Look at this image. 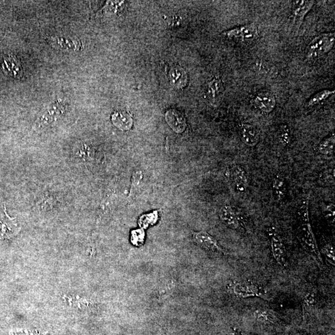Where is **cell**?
<instances>
[{
  "label": "cell",
  "instance_id": "6da1fadb",
  "mask_svg": "<svg viewBox=\"0 0 335 335\" xmlns=\"http://www.w3.org/2000/svg\"><path fill=\"white\" fill-rule=\"evenodd\" d=\"M309 207V199L308 198L303 202L300 208L299 209L298 238L308 251L313 253L318 262L322 263V255L319 249L318 245H317L316 237H315L310 222Z\"/></svg>",
  "mask_w": 335,
  "mask_h": 335
},
{
  "label": "cell",
  "instance_id": "7a4b0ae2",
  "mask_svg": "<svg viewBox=\"0 0 335 335\" xmlns=\"http://www.w3.org/2000/svg\"><path fill=\"white\" fill-rule=\"evenodd\" d=\"M335 43V33H323L315 37L307 48V57L314 59L331 51Z\"/></svg>",
  "mask_w": 335,
  "mask_h": 335
},
{
  "label": "cell",
  "instance_id": "3957f363",
  "mask_svg": "<svg viewBox=\"0 0 335 335\" xmlns=\"http://www.w3.org/2000/svg\"><path fill=\"white\" fill-rule=\"evenodd\" d=\"M232 293L239 298H260L265 299L267 292L256 284L250 282H235L231 286Z\"/></svg>",
  "mask_w": 335,
  "mask_h": 335
},
{
  "label": "cell",
  "instance_id": "277c9868",
  "mask_svg": "<svg viewBox=\"0 0 335 335\" xmlns=\"http://www.w3.org/2000/svg\"><path fill=\"white\" fill-rule=\"evenodd\" d=\"M270 237L274 258L281 267H286L288 264L287 253L282 239L273 228L270 231Z\"/></svg>",
  "mask_w": 335,
  "mask_h": 335
},
{
  "label": "cell",
  "instance_id": "5b68a950",
  "mask_svg": "<svg viewBox=\"0 0 335 335\" xmlns=\"http://www.w3.org/2000/svg\"><path fill=\"white\" fill-rule=\"evenodd\" d=\"M224 34L231 39L253 40L258 37V29L257 25L251 23L227 30Z\"/></svg>",
  "mask_w": 335,
  "mask_h": 335
},
{
  "label": "cell",
  "instance_id": "8992f818",
  "mask_svg": "<svg viewBox=\"0 0 335 335\" xmlns=\"http://www.w3.org/2000/svg\"><path fill=\"white\" fill-rule=\"evenodd\" d=\"M21 230L16 218H12L7 214L4 206L3 214L0 217V237L1 239H9L16 236Z\"/></svg>",
  "mask_w": 335,
  "mask_h": 335
},
{
  "label": "cell",
  "instance_id": "52a82bcc",
  "mask_svg": "<svg viewBox=\"0 0 335 335\" xmlns=\"http://www.w3.org/2000/svg\"><path fill=\"white\" fill-rule=\"evenodd\" d=\"M193 239L197 245L207 251L214 253L224 252L223 249L220 246L216 239L206 232H193Z\"/></svg>",
  "mask_w": 335,
  "mask_h": 335
},
{
  "label": "cell",
  "instance_id": "ba28073f",
  "mask_svg": "<svg viewBox=\"0 0 335 335\" xmlns=\"http://www.w3.org/2000/svg\"><path fill=\"white\" fill-rule=\"evenodd\" d=\"M252 103L255 108L268 114L275 109L276 99L275 96L270 92H262L254 96Z\"/></svg>",
  "mask_w": 335,
  "mask_h": 335
},
{
  "label": "cell",
  "instance_id": "9c48e42d",
  "mask_svg": "<svg viewBox=\"0 0 335 335\" xmlns=\"http://www.w3.org/2000/svg\"><path fill=\"white\" fill-rule=\"evenodd\" d=\"M2 70L6 75L14 78L22 77L23 71L21 63L13 55H9L4 58L2 64Z\"/></svg>",
  "mask_w": 335,
  "mask_h": 335
},
{
  "label": "cell",
  "instance_id": "30bf717a",
  "mask_svg": "<svg viewBox=\"0 0 335 335\" xmlns=\"http://www.w3.org/2000/svg\"><path fill=\"white\" fill-rule=\"evenodd\" d=\"M240 135L243 142L247 146L254 147L260 142V132L252 124H242L240 126Z\"/></svg>",
  "mask_w": 335,
  "mask_h": 335
},
{
  "label": "cell",
  "instance_id": "8fae6325",
  "mask_svg": "<svg viewBox=\"0 0 335 335\" xmlns=\"http://www.w3.org/2000/svg\"><path fill=\"white\" fill-rule=\"evenodd\" d=\"M165 119L168 126L176 133L183 132L187 126L185 117L175 109L169 110L165 114Z\"/></svg>",
  "mask_w": 335,
  "mask_h": 335
},
{
  "label": "cell",
  "instance_id": "7c38bea8",
  "mask_svg": "<svg viewBox=\"0 0 335 335\" xmlns=\"http://www.w3.org/2000/svg\"><path fill=\"white\" fill-rule=\"evenodd\" d=\"M219 217L222 222L229 228L232 230L240 229L239 219L238 218L236 212L231 206L227 205L222 207L220 210Z\"/></svg>",
  "mask_w": 335,
  "mask_h": 335
},
{
  "label": "cell",
  "instance_id": "4fadbf2b",
  "mask_svg": "<svg viewBox=\"0 0 335 335\" xmlns=\"http://www.w3.org/2000/svg\"><path fill=\"white\" fill-rule=\"evenodd\" d=\"M316 3L315 1H297L294 2L293 17L294 22L300 26L304 17L309 13Z\"/></svg>",
  "mask_w": 335,
  "mask_h": 335
},
{
  "label": "cell",
  "instance_id": "5bb4252c",
  "mask_svg": "<svg viewBox=\"0 0 335 335\" xmlns=\"http://www.w3.org/2000/svg\"><path fill=\"white\" fill-rule=\"evenodd\" d=\"M233 177L237 191L239 193H244L249 186V181L244 169L240 165H237L233 171Z\"/></svg>",
  "mask_w": 335,
  "mask_h": 335
},
{
  "label": "cell",
  "instance_id": "9a60e30c",
  "mask_svg": "<svg viewBox=\"0 0 335 335\" xmlns=\"http://www.w3.org/2000/svg\"><path fill=\"white\" fill-rule=\"evenodd\" d=\"M112 123L122 130L131 129L133 120L131 116L126 112H116L112 116Z\"/></svg>",
  "mask_w": 335,
  "mask_h": 335
},
{
  "label": "cell",
  "instance_id": "2e32d148",
  "mask_svg": "<svg viewBox=\"0 0 335 335\" xmlns=\"http://www.w3.org/2000/svg\"><path fill=\"white\" fill-rule=\"evenodd\" d=\"M224 91V85L221 79L214 78L209 83L208 94L211 101L216 102L221 98Z\"/></svg>",
  "mask_w": 335,
  "mask_h": 335
},
{
  "label": "cell",
  "instance_id": "e0dca14e",
  "mask_svg": "<svg viewBox=\"0 0 335 335\" xmlns=\"http://www.w3.org/2000/svg\"><path fill=\"white\" fill-rule=\"evenodd\" d=\"M63 106L62 105L58 104H53L40 117V124L48 125V124L52 123L53 119L56 118L57 116H59L61 114L63 113Z\"/></svg>",
  "mask_w": 335,
  "mask_h": 335
},
{
  "label": "cell",
  "instance_id": "ac0fdd59",
  "mask_svg": "<svg viewBox=\"0 0 335 335\" xmlns=\"http://www.w3.org/2000/svg\"><path fill=\"white\" fill-rule=\"evenodd\" d=\"M273 188L276 199L279 201H282L285 198L287 190L285 179L282 176H276L273 181Z\"/></svg>",
  "mask_w": 335,
  "mask_h": 335
},
{
  "label": "cell",
  "instance_id": "d6986e66",
  "mask_svg": "<svg viewBox=\"0 0 335 335\" xmlns=\"http://www.w3.org/2000/svg\"><path fill=\"white\" fill-rule=\"evenodd\" d=\"M335 137L333 134L331 136L326 138L319 144L318 151L321 155L326 157L333 156L335 150Z\"/></svg>",
  "mask_w": 335,
  "mask_h": 335
},
{
  "label": "cell",
  "instance_id": "ffe728a7",
  "mask_svg": "<svg viewBox=\"0 0 335 335\" xmlns=\"http://www.w3.org/2000/svg\"><path fill=\"white\" fill-rule=\"evenodd\" d=\"M318 298L316 291L312 290L309 291L304 297L303 302H302V306H303V317H305L306 314L313 309L316 306Z\"/></svg>",
  "mask_w": 335,
  "mask_h": 335
},
{
  "label": "cell",
  "instance_id": "44dd1931",
  "mask_svg": "<svg viewBox=\"0 0 335 335\" xmlns=\"http://www.w3.org/2000/svg\"><path fill=\"white\" fill-rule=\"evenodd\" d=\"M171 79L175 86H185L187 81V75L183 69L176 67L171 71Z\"/></svg>",
  "mask_w": 335,
  "mask_h": 335
},
{
  "label": "cell",
  "instance_id": "7402d4cb",
  "mask_svg": "<svg viewBox=\"0 0 335 335\" xmlns=\"http://www.w3.org/2000/svg\"><path fill=\"white\" fill-rule=\"evenodd\" d=\"M334 93L335 90H329V89H324V90L318 92L309 99L308 107H314L317 104H321L333 95Z\"/></svg>",
  "mask_w": 335,
  "mask_h": 335
},
{
  "label": "cell",
  "instance_id": "603a6c76",
  "mask_svg": "<svg viewBox=\"0 0 335 335\" xmlns=\"http://www.w3.org/2000/svg\"><path fill=\"white\" fill-rule=\"evenodd\" d=\"M254 316L258 322L262 324H273L276 322V319L273 314L267 309H257L255 312Z\"/></svg>",
  "mask_w": 335,
  "mask_h": 335
},
{
  "label": "cell",
  "instance_id": "cb8c5ba5",
  "mask_svg": "<svg viewBox=\"0 0 335 335\" xmlns=\"http://www.w3.org/2000/svg\"><path fill=\"white\" fill-rule=\"evenodd\" d=\"M322 252H323L324 257L326 258L327 262L332 266L335 267V249L333 245L330 244L324 245L323 249H322Z\"/></svg>",
  "mask_w": 335,
  "mask_h": 335
},
{
  "label": "cell",
  "instance_id": "d4e9b609",
  "mask_svg": "<svg viewBox=\"0 0 335 335\" xmlns=\"http://www.w3.org/2000/svg\"><path fill=\"white\" fill-rule=\"evenodd\" d=\"M280 140L283 145L287 146L291 141V135L290 128L286 125L281 127L280 130Z\"/></svg>",
  "mask_w": 335,
  "mask_h": 335
},
{
  "label": "cell",
  "instance_id": "484cf974",
  "mask_svg": "<svg viewBox=\"0 0 335 335\" xmlns=\"http://www.w3.org/2000/svg\"><path fill=\"white\" fill-rule=\"evenodd\" d=\"M326 212L327 216L331 217V219L335 218V205L334 204H329L327 206Z\"/></svg>",
  "mask_w": 335,
  "mask_h": 335
},
{
  "label": "cell",
  "instance_id": "4316f807",
  "mask_svg": "<svg viewBox=\"0 0 335 335\" xmlns=\"http://www.w3.org/2000/svg\"><path fill=\"white\" fill-rule=\"evenodd\" d=\"M234 335H250L249 334H247L244 332L238 331V330H234Z\"/></svg>",
  "mask_w": 335,
  "mask_h": 335
}]
</instances>
